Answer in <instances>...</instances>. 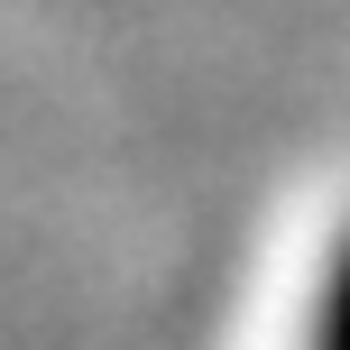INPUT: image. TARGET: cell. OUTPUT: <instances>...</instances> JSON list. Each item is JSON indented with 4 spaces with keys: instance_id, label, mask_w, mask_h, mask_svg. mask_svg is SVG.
Returning a JSON list of instances; mask_svg holds the SVG:
<instances>
[{
    "instance_id": "obj_1",
    "label": "cell",
    "mask_w": 350,
    "mask_h": 350,
    "mask_svg": "<svg viewBox=\"0 0 350 350\" xmlns=\"http://www.w3.org/2000/svg\"><path fill=\"white\" fill-rule=\"evenodd\" d=\"M323 350H350V258H341V286L323 304Z\"/></svg>"
}]
</instances>
